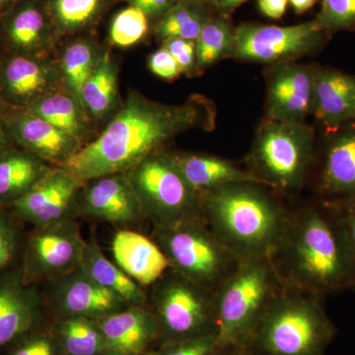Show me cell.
<instances>
[{
	"instance_id": "cell-1",
	"label": "cell",
	"mask_w": 355,
	"mask_h": 355,
	"mask_svg": "<svg viewBox=\"0 0 355 355\" xmlns=\"http://www.w3.org/2000/svg\"><path fill=\"white\" fill-rule=\"evenodd\" d=\"M214 101L191 95L181 104L154 101L130 89L106 127L64 168L85 183L116 173H128L151 154L163 150L178 135L191 130H212Z\"/></svg>"
},
{
	"instance_id": "cell-2",
	"label": "cell",
	"mask_w": 355,
	"mask_h": 355,
	"mask_svg": "<svg viewBox=\"0 0 355 355\" xmlns=\"http://www.w3.org/2000/svg\"><path fill=\"white\" fill-rule=\"evenodd\" d=\"M268 258L284 286L322 297L355 289V258L329 203L289 209Z\"/></svg>"
},
{
	"instance_id": "cell-3",
	"label": "cell",
	"mask_w": 355,
	"mask_h": 355,
	"mask_svg": "<svg viewBox=\"0 0 355 355\" xmlns=\"http://www.w3.org/2000/svg\"><path fill=\"white\" fill-rule=\"evenodd\" d=\"M272 191L260 184L236 183L202 193L203 220L242 260L270 257L289 212Z\"/></svg>"
},
{
	"instance_id": "cell-4",
	"label": "cell",
	"mask_w": 355,
	"mask_h": 355,
	"mask_svg": "<svg viewBox=\"0 0 355 355\" xmlns=\"http://www.w3.org/2000/svg\"><path fill=\"white\" fill-rule=\"evenodd\" d=\"M323 298L282 286L242 349L254 355H324L336 328Z\"/></svg>"
},
{
	"instance_id": "cell-5",
	"label": "cell",
	"mask_w": 355,
	"mask_h": 355,
	"mask_svg": "<svg viewBox=\"0 0 355 355\" xmlns=\"http://www.w3.org/2000/svg\"><path fill=\"white\" fill-rule=\"evenodd\" d=\"M282 286L268 257L242 260L214 294L217 342L224 354L244 349Z\"/></svg>"
},
{
	"instance_id": "cell-6",
	"label": "cell",
	"mask_w": 355,
	"mask_h": 355,
	"mask_svg": "<svg viewBox=\"0 0 355 355\" xmlns=\"http://www.w3.org/2000/svg\"><path fill=\"white\" fill-rule=\"evenodd\" d=\"M314 142V130L304 123L266 119L254 135L248 170L275 193H296L304 186Z\"/></svg>"
},
{
	"instance_id": "cell-7",
	"label": "cell",
	"mask_w": 355,
	"mask_h": 355,
	"mask_svg": "<svg viewBox=\"0 0 355 355\" xmlns=\"http://www.w3.org/2000/svg\"><path fill=\"white\" fill-rule=\"evenodd\" d=\"M150 238L170 268L214 294L242 261L214 234L203 218L153 227Z\"/></svg>"
},
{
	"instance_id": "cell-8",
	"label": "cell",
	"mask_w": 355,
	"mask_h": 355,
	"mask_svg": "<svg viewBox=\"0 0 355 355\" xmlns=\"http://www.w3.org/2000/svg\"><path fill=\"white\" fill-rule=\"evenodd\" d=\"M127 174L153 227L203 218L200 196L182 176L169 153L151 154Z\"/></svg>"
},
{
	"instance_id": "cell-9",
	"label": "cell",
	"mask_w": 355,
	"mask_h": 355,
	"mask_svg": "<svg viewBox=\"0 0 355 355\" xmlns=\"http://www.w3.org/2000/svg\"><path fill=\"white\" fill-rule=\"evenodd\" d=\"M147 292L159 333L171 342L216 331L214 294L169 268Z\"/></svg>"
},
{
	"instance_id": "cell-10",
	"label": "cell",
	"mask_w": 355,
	"mask_h": 355,
	"mask_svg": "<svg viewBox=\"0 0 355 355\" xmlns=\"http://www.w3.org/2000/svg\"><path fill=\"white\" fill-rule=\"evenodd\" d=\"M327 35L315 19L284 27L243 23L235 28L231 58L268 65L297 62L316 53Z\"/></svg>"
},
{
	"instance_id": "cell-11",
	"label": "cell",
	"mask_w": 355,
	"mask_h": 355,
	"mask_svg": "<svg viewBox=\"0 0 355 355\" xmlns=\"http://www.w3.org/2000/svg\"><path fill=\"white\" fill-rule=\"evenodd\" d=\"M85 246L76 219L31 228L25 234L20 263L25 284L40 286L73 272Z\"/></svg>"
},
{
	"instance_id": "cell-12",
	"label": "cell",
	"mask_w": 355,
	"mask_h": 355,
	"mask_svg": "<svg viewBox=\"0 0 355 355\" xmlns=\"http://www.w3.org/2000/svg\"><path fill=\"white\" fill-rule=\"evenodd\" d=\"M83 184L65 168L53 167L39 183L6 209L24 227H43L76 219L77 203Z\"/></svg>"
},
{
	"instance_id": "cell-13",
	"label": "cell",
	"mask_w": 355,
	"mask_h": 355,
	"mask_svg": "<svg viewBox=\"0 0 355 355\" xmlns=\"http://www.w3.org/2000/svg\"><path fill=\"white\" fill-rule=\"evenodd\" d=\"M64 87L57 57L3 53L0 55V106L25 110Z\"/></svg>"
},
{
	"instance_id": "cell-14",
	"label": "cell",
	"mask_w": 355,
	"mask_h": 355,
	"mask_svg": "<svg viewBox=\"0 0 355 355\" xmlns=\"http://www.w3.org/2000/svg\"><path fill=\"white\" fill-rule=\"evenodd\" d=\"M77 217H89L133 230L147 220L127 173L106 175L83 184Z\"/></svg>"
},
{
	"instance_id": "cell-15",
	"label": "cell",
	"mask_w": 355,
	"mask_h": 355,
	"mask_svg": "<svg viewBox=\"0 0 355 355\" xmlns=\"http://www.w3.org/2000/svg\"><path fill=\"white\" fill-rule=\"evenodd\" d=\"M60 40L44 0H21L1 14L2 53L50 57Z\"/></svg>"
},
{
	"instance_id": "cell-16",
	"label": "cell",
	"mask_w": 355,
	"mask_h": 355,
	"mask_svg": "<svg viewBox=\"0 0 355 355\" xmlns=\"http://www.w3.org/2000/svg\"><path fill=\"white\" fill-rule=\"evenodd\" d=\"M316 67L297 62L270 65L266 74V119L304 123L313 113Z\"/></svg>"
},
{
	"instance_id": "cell-17",
	"label": "cell",
	"mask_w": 355,
	"mask_h": 355,
	"mask_svg": "<svg viewBox=\"0 0 355 355\" xmlns=\"http://www.w3.org/2000/svg\"><path fill=\"white\" fill-rule=\"evenodd\" d=\"M39 287L44 306L53 308L67 318L98 320L130 307L113 292L96 284L79 268Z\"/></svg>"
},
{
	"instance_id": "cell-18",
	"label": "cell",
	"mask_w": 355,
	"mask_h": 355,
	"mask_svg": "<svg viewBox=\"0 0 355 355\" xmlns=\"http://www.w3.org/2000/svg\"><path fill=\"white\" fill-rule=\"evenodd\" d=\"M44 306L37 286H27L21 263L0 272V350L38 328Z\"/></svg>"
},
{
	"instance_id": "cell-19",
	"label": "cell",
	"mask_w": 355,
	"mask_h": 355,
	"mask_svg": "<svg viewBox=\"0 0 355 355\" xmlns=\"http://www.w3.org/2000/svg\"><path fill=\"white\" fill-rule=\"evenodd\" d=\"M3 109L16 146L55 167H64L83 144L28 110Z\"/></svg>"
},
{
	"instance_id": "cell-20",
	"label": "cell",
	"mask_w": 355,
	"mask_h": 355,
	"mask_svg": "<svg viewBox=\"0 0 355 355\" xmlns=\"http://www.w3.org/2000/svg\"><path fill=\"white\" fill-rule=\"evenodd\" d=\"M104 349L111 355H139L158 335L155 318L148 307L130 306L98 319Z\"/></svg>"
},
{
	"instance_id": "cell-21",
	"label": "cell",
	"mask_w": 355,
	"mask_h": 355,
	"mask_svg": "<svg viewBox=\"0 0 355 355\" xmlns=\"http://www.w3.org/2000/svg\"><path fill=\"white\" fill-rule=\"evenodd\" d=\"M112 253L116 266L144 288L170 268L153 240L135 230H119L112 241Z\"/></svg>"
},
{
	"instance_id": "cell-22",
	"label": "cell",
	"mask_w": 355,
	"mask_h": 355,
	"mask_svg": "<svg viewBox=\"0 0 355 355\" xmlns=\"http://www.w3.org/2000/svg\"><path fill=\"white\" fill-rule=\"evenodd\" d=\"M312 114L331 130L355 120V76L316 69Z\"/></svg>"
},
{
	"instance_id": "cell-23",
	"label": "cell",
	"mask_w": 355,
	"mask_h": 355,
	"mask_svg": "<svg viewBox=\"0 0 355 355\" xmlns=\"http://www.w3.org/2000/svg\"><path fill=\"white\" fill-rule=\"evenodd\" d=\"M173 162L198 195L236 183L263 184L253 173L231 161L207 154L169 153ZM266 187V186H265Z\"/></svg>"
},
{
	"instance_id": "cell-24",
	"label": "cell",
	"mask_w": 355,
	"mask_h": 355,
	"mask_svg": "<svg viewBox=\"0 0 355 355\" xmlns=\"http://www.w3.org/2000/svg\"><path fill=\"white\" fill-rule=\"evenodd\" d=\"M320 191L335 202L355 198V127L331 140L320 175Z\"/></svg>"
},
{
	"instance_id": "cell-25",
	"label": "cell",
	"mask_w": 355,
	"mask_h": 355,
	"mask_svg": "<svg viewBox=\"0 0 355 355\" xmlns=\"http://www.w3.org/2000/svg\"><path fill=\"white\" fill-rule=\"evenodd\" d=\"M79 268L103 288L113 292L128 306L147 307V292L105 256L95 236L86 241Z\"/></svg>"
},
{
	"instance_id": "cell-26",
	"label": "cell",
	"mask_w": 355,
	"mask_h": 355,
	"mask_svg": "<svg viewBox=\"0 0 355 355\" xmlns=\"http://www.w3.org/2000/svg\"><path fill=\"white\" fill-rule=\"evenodd\" d=\"M55 166L19 147L0 156V207L8 209Z\"/></svg>"
},
{
	"instance_id": "cell-27",
	"label": "cell",
	"mask_w": 355,
	"mask_h": 355,
	"mask_svg": "<svg viewBox=\"0 0 355 355\" xmlns=\"http://www.w3.org/2000/svg\"><path fill=\"white\" fill-rule=\"evenodd\" d=\"M25 110L76 137L83 146L90 141L94 123L80 101L64 87L44 96Z\"/></svg>"
},
{
	"instance_id": "cell-28",
	"label": "cell",
	"mask_w": 355,
	"mask_h": 355,
	"mask_svg": "<svg viewBox=\"0 0 355 355\" xmlns=\"http://www.w3.org/2000/svg\"><path fill=\"white\" fill-rule=\"evenodd\" d=\"M81 104L94 123L112 118L120 108L118 64L106 46L99 64L83 85Z\"/></svg>"
},
{
	"instance_id": "cell-29",
	"label": "cell",
	"mask_w": 355,
	"mask_h": 355,
	"mask_svg": "<svg viewBox=\"0 0 355 355\" xmlns=\"http://www.w3.org/2000/svg\"><path fill=\"white\" fill-rule=\"evenodd\" d=\"M104 48L91 37L74 36L58 51L64 87L80 103L83 85L99 64Z\"/></svg>"
},
{
	"instance_id": "cell-30",
	"label": "cell",
	"mask_w": 355,
	"mask_h": 355,
	"mask_svg": "<svg viewBox=\"0 0 355 355\" xmlns=\"http://www.w3.org/2000/svg\"><path fill=\"white\" fill-rule=\"evenodd\" d=\"M60 39L92 29L114 0H44Z\"/></svg>"
},
{
	"instance_id": "cell-31",
	"label": "cell",
	"mask_w": 355,
	"mask_h": 355,
	"mask_svg": "<svg viewBox=\"0 0 355 355\" xmlns=\"http://www.w3.org/2000/svg\"><path fill=\"white\" fill-rule=\"evenodd\" d=\"M234 43V28L223 15H212L196 41L195 76L220 60L231 58Z\"/></svg>"
},
{
	"instance_id": "cell-32",
	"label": "cell",
	"mask_w": 355,
	"mask_h": 355,
	"mask_svg": "<svg viewBox=\"0 0 355 355\" xmlns=\"http://www.w3.org/2000/svg\"><path fill=\"white\" fill-rule=\"evenodd\" d=\"M205 7L177 2L170 10L151 24V31L162 43L169 39L197 41L212 14Z\"/></svg>"
},
{
	"instance_id": "cell-33",
	"label": "cell",
	"mask_w": 355,
	"mask_h": 355,
	"mask_svg": "<svg viewBox=\"0 0 355 355\" xmlns=\"http://www.w3.org/2000/svg\"><path fill=\"white\" fill-rule=\"evenodd\" d=\"M60 335L69 355H96L104 349L99 324L83 317H67L60 324Z\"/></svg>"
},
{
	"instance_id": "cell-34",
	"label": "cell",
	"mask_w": 355,
	"mask_h": 355,
	"mask_svg": "<svg viewBox=\"0 0 355 355\" xmlns=\"http://www.w3.org/2000/svg\"><path fill=\"white\" fill-rule=\"evenodd\" d=\"M151 29V22L144 11L128 6L118 11L109 27V42L116 48L128 49L146 38Z\"/></svg>"
},
{
	"instance_id": "cell-35",
	"label": "cell",
	"mask_w": 355,
	"mask_h": 355,
	"mask_svg": "<svg viewBox=\"0 0 355 355\" xmlns=\"http://www.w3.org/2000/svg\"><path fill=\"white\" fill-rule=\"evenodd\" d=\"M25 234L24 225L8 209L0 207V272L21 263Z\"/></svg>"
},
{
	"instance_id": "cell-36",
	"label": "cell",
	"mask_w": 355,
	"mask_h": 355,
	"mask_svg": "<svg viewBox=\"0 0 355 355\" xmlns=\"http://www.w3.org/2000/svg\"><path fill=\"white\" fill-rule=\"evenodd\" d=\"M315 20L328 34L352 29L355 27V0H322L321 10Z\"/></svg>"
},
{
	"instance_id": "cell-37",
	"label": "cell",
	"mask_w": 355,
	"mask_h": 355,
	"mask_svg": "<svg viewBox=\"0 0 355 355\" xmlns=\"http://www.w3.org/2000/svg\"><path fill=\"white\" fill-rule=\"evenodd\" d=\"M160 355H224L217 342L216 331L171 342Z\"/></svg>"
},
{
	"instance_id": "cell-38",
	"label": "cell",
	"mask_w": 355,
	"mask_h": 355,
	"mask_svg": "<svg viewBox=\"0 0 355 355\" xmlns=\"http://www.w3.org/2000/svg\"><path fill=\"white\" fill-rule=\"evenodd\" d=\"M162 46L171 53L176 60L182 74L195 76L196 42L184 39H169L162 42Z\"/></svg>"
},
{
	"instance_id": "cell-39",
	"label": "cell",
	"mask_w": 355,
	"mask_h": 355,
	"mask_svg": "<svg viewBox=\"0 0 355 355\" xmlns=\"http://www.w3.org/2000/svg\"><path fill=\"white\" fill-rule=\"evenodd\" d=\"M34 331L21 336L6 347V349H10L9 355H53L50 340L33 335Z\"/></svg>"
},
{
	"instance_id": "cell-40",
	"label": "cell",
	"mask_w": 355,
	"mask_h": 355,
	"mask_svg": "<svg viewBox=\"0 0 355 355\" xmlns=\"http://www.w3.org/2000/svg\"><path fill=\"white\" fill-rule=\"evenodd\" d=\"M148 69L159 78L167 81L176 80L182 76L181 69L176 60L163 46L149 55Z\"/></svg>"
},
{
	"instance_id": "cell-41",
	"label": "cell",
	"mask_w": 355,
	"mask_h": 355,
	"mask_svg": "<svg viewBox=\"0 0 355 355\" xmlns=\"http://www.w3.org/2000/svg\"><path fill=\"white\" fill-rule=\"evenodd\" d=\"M355 258V198L330 202Z\"/></svg>"
},
{
	"instance_id": "cell-42",
	"label": "cell",
	"mask_w": 355,
	"mask_h": 355,
	"mask_svg": "<svg viewBox=\"0 0 355 355\" xmlns=\"http://www.w3.org/2000/svg\"><path fill=\"white\" fill-rule=\"evenodd\" d=\"M128 6L137 7L146 14L151 24L160 19L177 3V0H123Z\"/></svg>"
},
{
	"instance_id": "cell-43",
	"label": "cell",
	"mask_w": 355,
	"mask_h": 355,
	"mask_svg": "<svg viewBox=\"0 0 355 355\" xmlns=\"http://www.w3.org/2000/svg\"><path fill=\"white\" fill-rule=\"evenodd\" d=\"M259 10L270 19H280L286 14L288 0H257Z\"/></svg>"
},
{
	"instance_id": "cell-44",
	"label": "cell",
	"mask_w": 355,
	"mask_h": 355,
	"mask_svg": "<svg viewBox=\"0 0 355 355\" xmlns=\"http://www.w3.org/2000/svg\"><path fill=\"white\" fill-rule=\"evenodd\" d=\"M16 147L17 146L14 142L10 130H9L6 114H4L3 109L0 107V156Z\"/></svg>"
},
{
	"instance_id": "cell-45",
	"label": "cell",
	"mask_w": 355,
	"mask_h": 355,
	"mask_svg": "<svg viewBox=\"0 0 355 355\" xmlns=\"http://www.w3.org/2000/svg\"><path fill=\"white\" fill-rule=\"evenodd\" d=\"M246 1L247 0H216V10L218 11L221 15H229L238 6Z\"/></svg>"
},
{
	"instance_id": "cell-46",
	"label": "cell",
	"mask_w": 355,
	"mask_h": 355,
	"mask_svg": "<svg viewBox=\"0 0 355 355\" xmlns=\"http://www.w3.org/2000/svg\"><path fill=\"white\" fill-rule=\"evenodd\" d=\"M318 0H288V3L296 14H302L314 7Z\"/></svg>"
},
{
	"instance_id": "cell-47",
	"label": "cell",
	"mask_w": 355,
	"mask_h": 355,
	"mask_svg": "<svg viewBox=\"0 0 355 355\" xmlns=\"http://www.w3.org/2000/svg\"><path fill=\"white\" fill-rule=\"evenodd\" d=\"M177 2L205 7V8L209 9V10H211V9H216V0H177Z\"/></svg>"
},
{
	"instance_id": "cell-48",
	"label": "cell",
	"mask_w": 355,
	"mask_h": 355,
	"mask_svg": "<svg viewBox=\"0 0 355 355\" xmlns=\"http://www.w3.org/2000/svg\"><path fill=\"white\" fill-rule=\"evenodd\" d=\"M20 1L21 0H0V14L6 12V10Z\"/></svg>"
},
{
	"instance_id": "cell-49",
	"label": "cell",
	"mask_w": 355,
	"mask_h": 355,
	"mask_svg": "<svg viewBox=\"0 0 355 355\" xmlns=\"http://www.w3.org/2000/svg\"><path fill=\"white\" fill-rule=\"evenodd\" d=\"M224 355H254V354H250L249 352H247V350H245V349H238V350H235V352H228V354H226Z\"/></svg>"
},
{
	"instance_id": "cell-50",
	"label": "cell",
	"mask_w": 355,
	"mask_h": 355,
	"mask_svg": "<svg viewBox=\"0 0 355 355\" xmlns=\"http://www.w3.org/2000/svg\"><path fill=\"white\" fill-rule=\"evenodd\" d=\"M0 43H1V14H0Z\"/></svg>"
}]
</instances>
